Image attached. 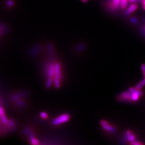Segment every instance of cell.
<instances>
[{
	"instance_id": "8",
	"label": "cell",
	"mask_w": 145,
	"mask_h": 145,
	"mask_svg": "<svg viewBox=\"0 0 145 145\" xmlns=\"http://www.w3.org/2000/svg\"><path fill=\"white\" fill-rule=\"evenodd\" d=\"M126 140L130 142L131 144L135 140V137L134 134L131 131H127L126 132Z\"/></svg>"
},
{
	"instance_id": "6",
	"label": "cell",
	"mask_w": 145,
	"mask_h": 145,
	"mask_svg": "<svg viewBox=\"0 0 145 145\" xmlns=\"http://www.w3.org/2000/svg\"><path fill=\"white\" fill-rule=\"evenodd\" d=\"M14 106L17 108L22 109L26 108L27 107V101L25 99L19 98L15 101V102H13Z\"/></svg>"
},
{
	"instance_id": "16",
	"label": "cell",
	"mask_w": 145,
	"mask_h": 145,
	"mask_svg": "<svg viewBox=\"0 0 145 145\" xmlns=\"http://www.w3.org/2000/svg\"><path fill=\"white\" fill-rule=\"evenodd\" d=\"M6 4H7L8 7H12L14 5V2L12 1V0H8V1L6 3Z\"/></svg>"
},
{
	"instance_id": "2",
	"label": "cell",
	"mask_w": 145,
	"mask_h": 145,
	"mask_svg": "<svg viewBox=\"0 0 145 145\" xmlns=\"http://www.w3.org/2000/svg\"><path fill=\"white\" fill-rule=\"evenodd\" d=\"M16 123L13 119L8 120L7 123H0V135L3 136L8 133L13 131L15 127Z\"/></svg>"
},
{
	"instance_id": "26",
	"label": "cell",
	"mask_w": 145,
	"mask_h": 145,
	"mask_svg": "<svg viewBox=\"0 0 145 145\" xmlns=\"http://www.w3.org/2000/svg\"><path fill=\"white\" fill-rule=\"evenodd\" d=\"M140 1H145V0H140Z\"/></svg>"
},
{
	"instance_id": "24",
	"label": "cell",
	"mask_w": 145,
	"mask_h": 145,
	"mask_svg": "<svg viewBox=\"0 0 145 145\" xmlns=\"http://www.w3.org/2000/svg\"><path fill=\"white\" fill-rule=\"evenodd\" d=\"M143 3H144V5H145V0L144 1V2H143Z\"/></svg>"
},
{
	"instance_id": "11",
	"label": "cell",
	"mask_w": 145,
	"mask_h": 145,
	"mask_svg": "<svg viewBox=\"0 0 145 145\" xmlns=\"http://www.w3.org/2000/svg\"><path fill=\"white\" fill-rule=\"evenodd\" d=\"M145 86V78H144V79L142 80L141 81H140V82L139 83L137 86H136V88H137V89H139V90H140L141 89L143 88Z\"/></svg>"
},
{
	"instance_id": "9",
	"label": "cell",
	"mask_w": 145,
	"mask_h": 145,
	"mask_svg": "<svg viewBox=\"0 0 145 145\" xmlns=\"http://www.w3.org/2000/svg\"><path fill=\"white\" fill-rule=\"evenodd\" d=\"M111 8L113 10H117L120 4H121V0H111Z\"/></svg>"
},
{
	"instance_id": "1",
	"label": "cell",
	"mask_w": 145,
	"mask_h": 145,
	"mask_svg": "<svg viewBox=\"0 0 145 145\" xmlns=\"http://www.w3.org/2000/svg\"><path fill=\"white\" fill-rule=\"evenodd\" d=\"M62 79V72L61 63L56 62L55 64V74L54 76L53 85L56 88H59L61 85Z\"/></svg>"
},
{
	"instance_id": "15",
	"label": "cell",
	"mask_w": 145,
	"mask_h": 145,
	"mask_svg": "<svg viewBox=\"0 0 145 145\" xmlns=\"http://www.w3.org/2000/svg\"><path fill=\"white\" fill-rule=\"evenodd\" d=\"M127 0H121V7L123 9L126 8L127 6Z\"/></svg>"
},
{
	"instance_id": "3",
	"label": "cell",
	"mask_w": 145,
	"mask_h": 145,
	"mask_svg": "<svg viewBox=\"0 0 145 145\" xmlns=\"http://www.w3.org/2000/svg\"><path fill=\"white\" fill-rule=\"evenodd\" d=\"M71 118V116L68 113L62 114L58 117L55 118L52 121V125L53 126H58L63 123H65Z\"/></svg>"
},
{
	"instance_id": "19",
	"label": "cell",
	"mask_w": 145,
	"mask_h": 145,
	"mask_svg": "<svg viewBox=\"0 0 145 145\" xmlns=\"http://www.w3.org/2000/svg\"><path fill=\"white\" fill-rule=\"evenodd\" d=\"M131 144L133 145H143V144L141 143V142H138L137 141L135 140L134 142H133L132 143H131Z\"/></svg>"
},
{
	"instance_id": "25",
	"label": "cell",
	"mask_w": 145,
	"mask_h": 145,
	"mask_svg": "<svg viewBox=\"0 0 145 145\" xmlns=\"http://www.w3.org/2000/svg\"><path fill=\"white\" fill-rule=\"evenodd\" d=\"M1 123V118H0V123Z\"/></svg>"
},
{
	"instance_id": "7",
	"label": "cell",
	"mask_w": 145,
	"mask_h": 145,
	"mask_svg": "<svg viewBox=\"0 0 145 145\" xmlns=\"http://www.w3.org/2000/svg\"><path fill=\"white\" fill-rule=\"evenodd\" d=\"M131 96L132 93L130 91H124L120 95L119 98L121 99V100L123 101H126V102H132L131 100Z\"/></svg>"
},
{
	"instance_id": "4",
	"label": "cell",
	"mask_w": 145,
	"mask_h": 145,
	"mask_svg": "<svg viewBox=\"0 0 145 145\" xmlns=\"http://www.w3.org/2000/svg\"><path fill=\"white\" fill-rule=\"evenodd\" d=\"M129 91L132 93L131 100L132 102H137L141 96H143V92L140 90L137 89L136 88H131L129 89Z\"/></svg>"
},
{
	"instance_id": "22",
	"label": "cell",
	"mask_w": 145,
	"mask_h": 145,
	"mask_svg": "<svg viewBox=\"0 0 145 145\" xmlns=\"http://www.w3.org/2000/svg\"><path fill=\"white\" fill-rule=\"evenodd\" d=\"M88 1V0H82V1L83 2H87Z\"/></svg>"
},
{
	"instance_id": "17",
	"label": "cell",
	"mask_w": 145,
	"mask_h": 145,
	"mask_svg": "<svg viewBox=\"0 0 145 145\" xmlns=\"http://www.w3.org/2000/svg\"><path fill=\"white\" fill-rule=\"evenodd\" d=\"M141 67L142 71H143V75H144V78H145V64L142 65Z\"/></svg>"
},
{
	"instance_id": "14",
	"label": "cell",
	"mask_w": 145,
	"mask_h": 145,
	"mask_svg": "<svg viewBox=\"0 0 145 145\" xmlns=\"http://www.w3.org/2000/svg\"><path fill=\"white\" fill-rule=\"evenodd\" d=\"M40 116L43 119H46L48 118V114L45 112H41L40 113Z\"/></svg>"
},
{
	"instance_id": "12",
	"label": "cell",
	"mask_w": 145,
	"mask_h": 145,
	"mask_svg": "<svg viewBox=\"0 0 145 145\" xmlns=\"http://www.w3.org/2000/svg\"><path fill=\"white\" fill-rule=\"evenodd\" d=\"M29 141L32 145H39L40 143H39V141L36 138V137H32L30 138L29 139Z\"/></svg>"
},
{
	"instance_id": "20",
	"label": "cell",
	"mask_w": 145,
	"mask_h": 145,
	"mask_svg": "<svg viewBox=\"0 0 145 145\" xmlns=\"http://www.w3.org/2000/svg\"><path fill=\"white\" fill-rule=\"evenodd\" d=\"M131 20V22L132 23H136L137 22V19L136 18H133V17L132 18Z\"/></svg>"
},
{
	"instance_id": "10",
	"label": "cell",
	"mask_w": 145,
	"mask_h": 145,
	"mask_svg": "<svg viewBox=\"0 0 145 145\" xmlns=\"http://www.w3.org/2000/svg\"><path fill=\"white\" fill-rule=\"evenodd\" d=\"M137 8H138V6L137 4H132L130 7L127 9V10L125 11V15H128L129 14H131V13H133V11H134V10L137 9Z\"/></svg>"
},
{
	"instance_id": "18",
	"label": "cell",
	"mask_w": 145,
	"mask_h": 145,
	"mask_svg": "<svg viewBox=\"0 0 145 145\" xmlns=\"http://www.w3.org/2000/svg\"><path fill=\"white\" fill-rule=\"evenodd\" d=\"M4 114H5L4 110L3 109V108L0 107V116L4 115Z\"/></svg>"
},
{
	"instance_id": "21",
	"label": "cell",
	"mask_w": 145,
	"mask_h": 145,
	"mask_svg": "<svg viewBox=\"0 0 145 145\" xmlns=\"http://www.w3.org/2000/svg\"><path fill=\"white\" fill-rule=\"evenodd\" d=\"M129 1H130L131 3H135V2H136L138 1L139 0H129Z\"/></svg>"
},
{
	"instance_id": "13",
	"label": "cell",
	"mask_w": 145,
	"mask_h": 145,
	"mask_svg": "<svg viewBox=\"0 0 145 145\" xmlns=\"http://www.w3.org/2000/svg\"><path fill=\"white\" fill-rule=\"evenodd\" d=\"M0 118H1V122L2 123H4V124H6V123H8L9 120L8 119L7 117H6L5 114H4V115H2L1 116H0Z\"/></svg>"
},
{
	"instance_id": "5",
	"label": "cell",
	"mask_w": 145,
	"mask_h": 145,
	"mask_svg": "<svg viewBox=\"0 0 145 145\" xmlns=\"http://www.w3.org/2000/svg\"><path fill=\"white\" fill-rule=\"evenodd\" d=\"M101 125L102 126L103 128L108 132L114 133L116 132V128L106 120H102L101 121Z\"/></svg>"
},
{
	"instance_id": "27",
	"label": "cell",
	"mask_w": 145,
	"mask_h": 145,
	"mask_svg": "<svg viewBox=\"0 0 145 145\" xmlns=\"http://www.w3.org/2000/svg\"></svg>"
},
{
	"instance_id": "23",
	"label": "cell",
	"mask_w": 145,
	"mask_h": 145,
	"mask_svg": "<svg viewBox=\"0 0 145 145\" xmlns=\"http://www.w3.org/2000/svg\"><path fill=\"white\" fill-rule=\"evenodd\" d=\"M143 8H144V9L145 10V5H144V7H143Z\"/></svg>"
}]
</instances>
